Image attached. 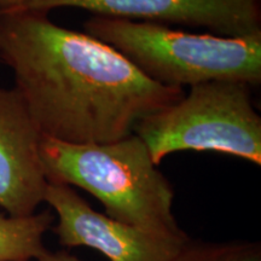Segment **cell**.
Returning a JSON list of instances; mask_svg holds the SVG:
<instances>
[{
	"label": "cell",
	"mask_w": 261,
	"mask_h": 261,
	"mask_svg": "<svg viewBox=\"0 0 261 261\" xmlns=\"http://www.w3.org/2000/svg\"><path fill=\"white\" fill-rule=\"evenodd\" d=\"M42 0H0V14L18 11V10H32Z\"/></svg>",
	"instance_id": "10"
},
{
	"label": "cell",
	"mask_w": 261,
	"mask_h": 261,
	"mask_svg": "<svg viewBox=\"0 0 261 261\" xmlns=\"http://www.w3.org/2000/svg\"><path fill=\"white\" fill-rule=\"evenodd\" d=\"M44 202L57 215L52 227L63 247H89L109 261H172L189 241L166 236L98 213L69 185L48 182Z\"/></svg>",
	"instance_id": "5"
},
{
	"label": "cell",
	"mask_w": 261,
	"mask_h": 261,
	"mask_svg": "<svg viewBox=\"0 0 261 261\" xmlns=\"http://www.w3.org/2000/svg\"><path fill=\"white\" fill-rule=\"evenodd\" d=\"M77 8L94 15L198 27L221 37L261 34L260 0H42L32 10Z\"/></svg>",
	"instance_id": "6"
},
{
	"label": "cell",
	"mask_w": 261,
	"mask_h": 261,
	"mask_svg": "<svg viewBox=\"0 0 261 261\" xmlns=\"http://www.w3.org/2000/svg\"><path fill=\"white\" fill-rule=\"evenodd\" d=\"M37 261H81L79 257H76L69 252L65 250H58V252H50L45 249L40 255H39Z\"/></svg>",
	"instance_id": "11"
},
{
	"label": "cell",
	"mask_w": 261,
	"mask_h": 261,
	"mask_svg": "<svg viewBox=\"0 0 261 261\" xmlns=\"http://www.w3.org/2000/svg\"><path fill=\"white\" fill-rule=\"evenodd\" d=\"M172 261H261V244L249 241L202 242L189 238Z\"/></svg>",
	"instance_id": "9"
},
{
	"label": "cell",
	"mask_w": 261,
	"mask_h": 261,
	"mask_svg": "<svg viewBox=\"0 0 261 261\" xmlns=\"http://www.w3.org/2000/svg\"><path fill=\"white\" fill-rule=\"evenodd\" d=\"M87 34L115 48L149 79L184 87L210 81L261 83V34H197L154 22L93 15Z\"/></svg>",
	"instance_id": "3"
},
{
	"label": "cell",
	"mask_w": 261,
	"mask_h": 261,
	"mask_svg": "<svg viewBox=\"0 0 261 261\" xmlns=\"http://www.w3.org/2000/svg\"><path fill=\"white\" fill-rule=\"evenodd\" d=\"M47 14H0V60L42 136L70 144L112 143L184 96V89L149 79L115 48Z\"/></svg>",
	"instance_id": "1"
},
{
	"label": "cell",
	"mask_w": 261,
	"mask_h": 261,
	"mask_svg": "<svg viewBox=\"0 0 261 261\" xmlns=\"http://www.w3.org/2000/svg\"><path fill=\"white\" fill-rule=\"evenodd\" d=\"M54 215L50 211L29 217L0 213V261H31L46 248L44 236L50 230Z\"/></svg>",
	"instance_id": "8"
},
{
	"label": "cell",
	"mask_w": 261,
	"mask_h": 261,
	"mask_svg": "<svg viewBox=\"0 0 261 261\" xmlns=\"http://www.w3.org/2000/svg\"><path fill=\"white\" fill-rule=\"evenodd\" d=\"M40 156L48 182L76 187L108 217L150 232L182 237L173 214L174 190L137 135L104 144H70L42 136Z\"/></svg>",
	"instance_id": "2"
},
{
	"label": "cell",
	"mask_w": 261,
	"mask_h": 261,
	"mask_svg": "<svg viewBox=\"0 0 261 261\" xmlns=\"http://www.w3.org/2000/svg\"><path fill=\"white\" fill-rule=\"evenodd\" d=\"M41 138L17 91L0 87V208L11 217H29L44 202Z\"/></svg>",
	"instance_id": "7"
},
{
	"label": "cell",
	"mask_w": 261,
	"mask_h": 261,
	"mask_svg": "<svg viewBox=\"0 0 261 261\" xmlns=\"http://www.w3.org/2000/svg\"><path fill=\"white\" fill-rule=\"evenodd\" d=\"M156 166L178 151H214L261 165V117L249 85L210 81L137 123Z\"/></svg>",
	"instance_id": "4"
}]
</instances>
